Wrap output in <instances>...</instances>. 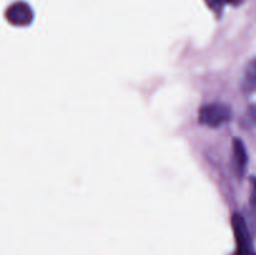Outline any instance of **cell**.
I'll return each mask as SVG.
<instances>
[{
	"label": "cell",
	"instance_id": "6da1fadb",
	"mask_svg": "<svg viewBox=\"0 0 256 255\" xmlns=\"http://www.w3.org/2000/svg\"><path fill=\"white\" fill-rule=\"evenodd\" d=\"M232 108L222 102H212L200 109L199 122L210 128H218L232 120Z\"/></svg>",
	"mask_w": 256,
	"mask_h": 255
},
{
	"label": "cell",
	"instance_id": "52a82bcc",
	"mask_svg": "<svg viewBox=\"0 0 256 255\" xmlns=\"http://www.w3.org/2000/svg\"><path fill=\"white\" fill-rule=\"evenodd\" d=\"M224 4H232V5H239L242 0H222Z\"/></svg>",
	"mask_w": 256,
	"mask_h": 255
},
{
	"label": "cell",
	"instance_id": "8992f818",
	"mask_svg": "<svg viewBox=\"0 0 256 255\" xmlns=\"http://www.w3.org/2000/svg\"><path fill=\"white\" fill-rule=\"evenodd\" d=\"M252 202L254 205H256V180L252 179Z\"/></svg>",
	"mask_w": 256,
	"mask_h": 255
},
{
	"label": "cell",
	"instance_id": "7a4b0ae2",
	"mask_svg": "<svg viewBox=\"0 0 256 255\" xmlns=\"http://www.w3.org/2000/svg\"><path fill=\"white\" fill-rule=\"evenodd\" d=\"M5 15L8 22L15 26H28L34 19V12L32 6L25 2H16L10 5Z\"/></svg>",
	"mask_w": 256,
	"mask_h": 255
},
{
	"label": "cell",
	"instance_id": "277c9868",
	"mask_svg": "<svg viewBox=\"0 0 256 255\" xmlns=\"http://www.w3.org/2000/svg\"><path fill=\"white\" fill-rule=\"evenodd\" d=\"M232 158H234L232 162H234L235 172H236L238 176L242 178L246 172L249 158H248L246 146H245L244 142L239 138H235L234 142H232Z\"/></svg>",
	"mask_w": 256,
	"mask_h": 255
},
{
	"label": "cell",
	"instance_id": "5b68a950",
	"mask_svg": "<svg viewBox=\"0 0 256 255\" xmlns=\"http://www.w3.org/2000/svg\"><path fill=\"white\" fill-rule=\"evenodd\" d=\"M242 90L246 94L256 92V60H252L246 65L242 78Z\"/></svg>",
	"mask_w": 256,
	"mask_h": 255
},
{
	"label": "cell",
	"instance_id": "3957f363",
	"mask_svg": "<svg viewBox=\"0 0 256 255\" xmlns=\"http://www.w3.org/2000/svg\"><path fill=\"white\" fill-rule=\"evenodd\" d=\"M232 228H234L235 236H236V242L239 244L240 252L244 255H252V242H250V234L248 230L246 222H245L244 218L239 214L232 215Z\"/></svg>",
	"mask_w": 256,
	"mask_h": 255
},
{
	"label": "cell",
	"instance_id": "ba28073f",
	"mask_svg": "<svg viewBox=\"0 0 256 255\" xmlns=\"http://www.w3.org/2000/svg\"><path fill=\"white\" fill-rule=\"evenodd\" d=\"M252 119H254L255 122H256V106H252Z\"/></svg>",
	"mask_w": 256,
	"mask_h": 255
}]
</instances>
